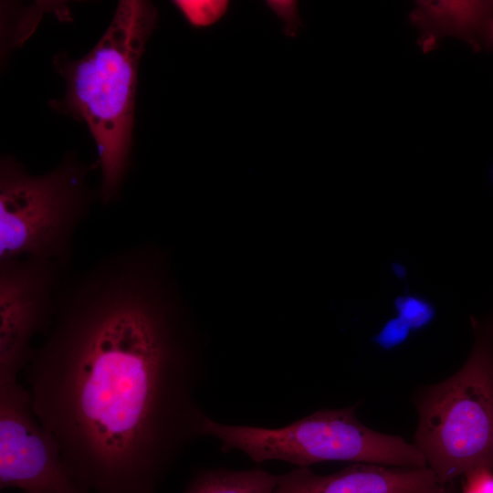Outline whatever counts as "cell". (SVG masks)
<instances>
[{"mask_svg":"<svg viewBox=\"0 0 493 493\" xmlns=\"http://www.w3.org/2000/svg\"><path fill=\"white\" fill-rule=\"evenodd\" d=\"M170 275L151 242L68 273L27 364L33 411L91 493H156L203 436V347Z\"/></svg>","mask_w":493,"mask_h":493,"instance_id":"6da1fadb","label":"cell"},{"mask_svg":"<svg viewBox=\"0 0 493 493\" xmlns=\"http://www.w3.org/2000/svg\"><path fill=\"white\" fill-rule=\"evenodd\" d=\"M157 21L147 1H121L97 45L83 58L56 62L67 82L62 106L84 121L99 152L104 205L120 195L129 166L137 72L145 44Z\"/></svg>","mask_w":493,"mask_h":493,"instance_id":"7a4b0ae2","label":"cell"},{"mask_svg":"<svg viewBox=\"0 0 493 493\" xmlns=\"http://www.w3.org/2000/svg\"><path fill=\"white\" fill-rule=\"evenodd\" d=\"M474 346L465 364L417 400L414 445L439 482L493 469V329L471 319Z\"/></svg>","mask_w":493,"mask_h":493,"instance_id":"3957f363","label":"cell"},{"mask_svg":"<svg viewBox=\"0 0 493 493\" xmlns=\"http://www.w3.org/2000/svg\"><path fill=\"white\" fill-rule=\"evenodd\" d=\"M355 411L354 405L318 410L280 428L227 425L207 416L202 434L219 440L224 453L238 450L256 463L279 460L299 467L325 461L427 466L414 444L367 427Z\"/></svg>","mask_w":493,"mask_h":493,"instance_id":"277c9868","label":"cell"},{"mask_svg":"<svg viewBox=\"0 0 493 493\" xmlns=\"http://www.w3.org/2000/svg\"><path fill=\"white\" fill-rule=\"evenodd\" d=\"M89 167L73 158L34 175L7 157L0 164V261L37 257L68 271L79 226L95 194L87 184Z\"/></svg>","mask_w":493,"mask_h":493,"instance_id":"5b68a950","label":"cell"},{"mask_svg":"<svg viewBox=\"0 0 493 493\" xmlns=\"http://www.w3.org/2000/svg\"><path fill=\"white\" fill-rule=\"evenodd\" d=\"M67 273L44 257L0 261V384L17 382L34 352L33 338L49 330Z\"/></svg>","mask_w":493,"mask_h":493,"instance_id":"8992f818","label":"cell"},{"mask_svg":"<svg viewBox=\"0 0 493 493\" xmlns=\"http://www.w3.org/2000/svg\"><path fill=\"white\" fill-rule=\"evenodd\" d=\"M0 488L37 493H91L65 466L58 446L37 418L28 390L0 384Z\"/></svg>","mask_w":493,"mask_h":493,"instance_id":"52a82bcc","label":"cell"},{"mask_svg":"<svg viewBox=\"0 0 493 493\" xmlns=\"http://www.w3.org/2000/svg\"><path fill=\"white\" fill-rule=\"evenodd\" d=\"M444 487L427 466L354 463L330 475L317 474L309 467L277 475L274 493H439Z\"/></svg>","mask_w":493,"mask_h":493,"instance_id":"ba28073f","label":"cell"},{"mask_svg":"<svg viewBox=\"0 0 493 493\" xmlns=\"http://www.w3.org/2000/svg\"><path fill=\"white\" fill-rule=\"evenodd\" d=\"M412 20L422 31L424 49H431L437 38L452 35L479 51L487 48L493 1L419 2Z\"/></svg>","mask_w":493,"mask_h":493,"instance_id":"9c48e42d","label":"cell"},{"mask_svg":"<svg viewBox=\"0 0 493 493\" xmlns=\"http://www.w3.org/2000/svg\"><path fill=\"white\" fill-rule=\"evenodd\" d=\"M277 475L263 469L205 468L195 473L184 493H274Z\"/></svg>","mask_w":493,"mask_h":493,"instance_id":"30bf717a","label":"cell"},{"mask_svg":"<svg viewBox=\"0 0 493 493\" xmlns=\"http://www.w3.org/2000/svg\"><path fill=\"white\" fill-rule=\"evenodd\" d=\"M173 4L194 27L215 24L226 14L228 7L227 1L178 0Z\"/></svg>","mask_w":493,"mask_h":493,"instance_id":"8fae6325","label":"cell"},{"mask_svg":"<svg viewBox=\"0 0 493 493\" xmlns=\"http://www.w3.org/2000/svg\"><path fill=\"white\" fill-rule=\"evenodd\" d=\"M398 317L403 320L411 330H421L434 320V307L422 298L415 296L399 297L395 300Z\"/></svg>","mask_w":493,"mask_h":493,"instance_id":"7c38bea8","label":"cell"},{"mask_svg":"<svg viewBox=\"0 0 493 493\" xmlns=\"http://www.w3.org/2000/svg\"><path fill=\"white\" fill-rule=\"evenodd\" d=\"M410 328L399 317L390 320L373 338V341L384 350L393 349L403 343L408 337Z\"/></svg>","mask_w":493,"mask_h":493,"instance_id":"4fadbf2b","label":"cell"},{"mask_svg":"<svg viewBox=\"0 0 493 493\" xmlns=\"http://www.w3.org/2000/svg\"><path fill=\"white\" fill-rule=\"evenodd\" d=\"M460 493H493V469L479 467L462 476Z\"/></svg>","mask_w":493,"mask_h":493,"instance_id":"5bb4252c","label":"cell"},{"mask_svg":"<svg viewBox=\"0 0 493 493\" xmlns=\"http://www.w3.org/2000/svg\"><path fill=\"white\" fill-rule=\"evenodd\" d=\"M267 4L284 21L286 34L295 36L299 26L297 3L294 1H268Z\"/></svg>","mask_w":493,"mask_h":493,"instance_id":"9a60e30c","label":"cell"},{"mask_svg":"<svg viewBox=\"0 0 493 493\" xmlns=\"http://www.w3.org/2000/svg\"><path fill=\"white\" fill-rule=\"evenodd\" d=\"M439 493H457L456 481H452L443 488Z\"/></svg>","mask_w":493,"mask_h":493,"instance_id":"2e32d148","label":"cell"},{"mask_svg":"<svg viewBox=\"0 0 493 493\" xmlns=\"http://www.w3.org/2000/svg\"><path fill=\"white\" fill-rule=\"evenodd\" d=\"M493 47V22L491 23L488 30V39H487V48Z\"/></svg>","mask_w":493,"mask_h":493,"instance_id":"e0dca14e","label":"cell"},{"mask_svg":"<svg viewBox=\"0 0 493 493\" xmlns=\"http://www.w3.org/2000/svg\"><path fill=\"white\" fill-rule=\"evenodd\" d=\"M24 493H37V492H34V491H26Z\"/></svg>","mask_w":493,"mask_h":493,"instance_id":"ac0fdd59","label":"cell"},{"mask_svg":"<svg viewBox=\"0 0 493 493\" xmlns=\"http://www.w3.org/2000/svg\"><path fill=\"white\" fill-rule=\"evenodd\" d=\"M491 327H492V329H493V323L491 324Z\"/></svg>","mask_w":493,"mask_h":493,"instance_id":"d6986e66","label":"cell"}]
</instances>
